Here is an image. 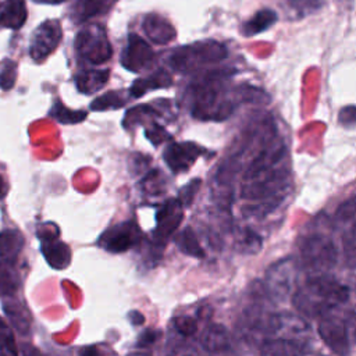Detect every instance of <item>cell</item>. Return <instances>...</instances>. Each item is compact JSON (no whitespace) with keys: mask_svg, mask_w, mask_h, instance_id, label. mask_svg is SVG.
I'll return each mask as SVG.
<instances>
[{"mask_svg":"<svg viewBox=\"0 0 356 356\" xmlns=\"http://www.w3.org/2000/svg\"><path fill=\"white\" fill-rule=\"evenodd\" d=\"M342 1H348V0H342Z\"/></svg>","mask_w":356,"mask_h":356,"instance_id":"obj_44","label":"cell"},{"mask_svg":"<svg viewBox=\"0 0 356 356\" xmlns=\"http://www.w3.org/2000/svg\"><path fill=\"white\" fill-rule=\"evenodd\" d=\"M277 19H278V15L274 10L261 8L242 25V33L245 36H253V35L261 33L270 26H273L277 22Z\"/></svg>","mask_w":356,"mask_h":356,"instance_id":"obj_24","label":"cell"},{"mask_svg":"<svg viewBox=\"0 0 356 356\" xmlns=\"http://www.w3.org/2000/svg\"><path fill=\"white\" fill-rule=\"evenodd\" d=\"M125 104V99L121 96L120 92H107L103 96L95 99L92 102L90 108L95 111H103V110H111V108H120Z\"/></svg>","mask_w":356,"mask_h":356,"instance_id":"obj_30","label":"cell"},{"mask_svg":"<svg viewBox=\"0 0 356 356\" xmlns=\"http://www.w3.org/2000/svg\"><path fill=\"white\" fill-rule=\"evenodd\" d=\"M171 83H172L171 75L165 70L159 68L154 72H152L149 76L136 79L129 88V95L132 97H140L149 90L168 88V86H171Z\"/></svg>","mask_w":356,"mask_h":356,"instance_id":"obj_19","label":"cell"},{"mask_svg":"<svg viewBox=\"0 0 356 356\" xmlns=\"http://www.w3.org/2000/svg\"><path fill=\"white\" fill-rule=\"evenodd\" d=\"M19 288L15 261L0 259V298H11Z\"/></svg>","mask_w":356,"mask_h":356,"instance_id":"obj_23","label":"cell"},{"mask_svg":"<svg viewBox=\"0 0 356 356\" xmlns=\"http://www.w3.org/2000/svg\"><path fill=\"white\" fill-rule=\"evenodd\" d=\"M0 349L4 353L17 355V346L14 335L10 330V327L0 318Z\"/></svg>","mask_w":356,"mask_h":356,"instance_id":"obj_34","label":"cell"},{"mask_svg":"<svg viewBox=\"0 0 356 356\" xmlns=\"http://www.w3.org/2000/svg\"><path fill=\"white\" fill-rule=\"evenodd\" d=\"M154 58V53L149 43L140 36L131 33L128 36V43L121 54V64L125 70L131 72H139L147 68Z\"/></svg>","mask_w":356,"mask_h":356,"instance_id":"obj_12","label":"cell"},{"mask_svg":"<svg viewBox=\"0 0 356 356\" xmlns=\"http://www.w3.org/2000/svg\"><path fill=\"white\" fill-rule=\"evenodd\" d=\"M146 136L154 146H159L160 143L171 139V135L165 131V128L159 125L157 122H152L150 128L146 129Z\"/></svg>","mask_w":356,"mask_h":356,"instance_id":"obj_37","label":"cell"},{"mask_svg":"<svg viewBox=\"0 0 356 356\" xmlns=\"http://www.w3.org/2000/svg\"><path fill=\"white\" fill-rule=\"evenodd\" d=\"M182 203L179 199H168L161 204L156 214V228L153 231V239L159 245H164L168 236L178 228L184 218Z\"/></svg>","mask_w":356,"mask_h":356,"instance_id":"obj_11","label":"cell"},{"mask_svg":"<svg viewBox=\"0 0 356 356\" xmlns=\"http://www.w3.org/2000/svg\"><path fill=\"white\" fill-rule=\"evenodd\" d=\"M58 232L56 224H44L38 228V239L40 241V252L50 267L63 270L71 263V250L67 243L58 239Z\"/></svg>","mask_w":356,"mask_h":356,"instance_id":"obj_7","label":"cell"},{"mask_svg":"<svg viewBox=\"0 0 356 356\" xmlns=\"http://www.w3.org/2000/svg\"><path fill=\"white\" fill-rule=\"evenodd\" d=\"M35 3H42V4H58L65 0H33Z\"/></svg>","mask_w":356,"mask_h":356,"instance_id":"obj_41","label":"cell"},{"mask_svg":"<svg viewBox=\"0 0 356 356\" xmlns=\"http://www.w3.org/2000/svg\"><path fill=\"white\" fill-rule=\"evenodd\" d=\"M321 0H286V6L298 15H306L318 8Z\"/></svg>","mask_w":356,"mask_h":356,"instance_id":"obj_35","label":"cell"},{"mask_svg":"<svg viewBox=\"0 0 356 356\" xmlns=\"http://www.w3.org/2000/svg\"><path fill=\"white\" fill-rule=\"evenodd\" d=\"M3 310L6 313L7 320L11 323L14 330L21 335H26L31 328L32 317L29 310L19 300H6L3 303Z\"/></svg>","mask_w":356,"mask_h":356,"instance_id":"obj_20","label":"cell"},{"mask_svg":"<svg viewBox=\"0 0 356 356\" xmlns=\"http://www.w3.org/2000/svg\"><path fill=\"white\" fill-rule=\"evenodd\" d=\"M227 53V47L222 43L217 40H202L178 47L170 56V64L178 72H192L203 65L224 60Z\"/></svg>","mask_w":356,"mask_h":356,"instance_id":"obj_3","label":"cell"},{"mask_svg":"<svg viewBox=\"0 0 356 356\" xmlns=\"http://www.w3.org/2000/svg\"><path fill=\"white\" fill-rule=\"evenodd\" d=\"M309 325L295 313L281 312L270 316V337H282L291 339L306 341Z\"/></svg>","mask_w":356,"mask_h":356,"instance_id":"obj_13","label":"cell"},{"mask_svg":"<svg viewBox=\"0 0 356 356\" xmlns=\"http://www.w3.org/2000/svg\"><path fill=\"white\" fill-rule=\"evenodd\" d=\"M63 36L61 25L57 19H47L42 22L32 35L29 56L35 61H43L58 46Z\"/></svg>","mask_w":356,"mask_h":356,"instance_id":"obj_9","label":"cell"},{"mask_svg":"<svg viewBox=\"0 0 356 356\" xmlns=\"http://www.w3.org/2000/svg\"><path fill=\"white\" fill-rule=\"evenodd\" d=\"M200 184H202V181H200L199 178H195V179H192L191 182H188L185 186L181 188L179 195H178V199H179V202L182 203V206L188 207V206L192 204V202H193V199H195V195L197 193V191H199V188H200Z\"/></svg>","mask_w":356,"mask_h":356,"instance_id":"obj_36","label":"cell"},{"mask_svg":"<svg viewBox=\"0 0 356 356\" xmlns=\"http://www.w3.org/2000/svg\"><path fill=\"white\" fill-rule=\"evenodd\" d=\"M261 245H263V242H261L260 235L257 232H254L253 229L245 227L238 231L235 246L239 253L254 254V253L260 252Z\"/></svg>","mask_w":356,"mask_h":356,"instance_id":"obj_26","label":"cell"},{"mask_svg":"<svg viewBox=\"0 0 356 356\" xmlns=\"http://www.w3.org/2000/svg\"><path fill=\"white\" fill-rule=\"evenodd\" d=\"M317 331L331 352L338 355L349 353V327L345 320L332 313L324 314L320 318Z\"/></svg>","mask_w":356,"mask_h":356,"instance_id":"obj_8","label":"cell"},{"mask_svg":"<svg viewBox=\"0 0 356 356\" xmlns=\"http://www.w3.org/2000/svg\"><path fill=\"white\" fill-rule=\"evenodd\" d=\"M335 220L345 225H356V196L341 203L335 211Z\"/></svg>","mask_w":356,"mask_h":356,"instance_id":"obj_31","label":"cell"},{"mask_svg":"<svg viewBox=\"0 0 356 356\" xmlns=\"http://www.w3.org/2000/svg\"><path fill=\"white\" fill-rule=\"evenodd\" d=\"M4 195H6V185H4V181L1 179V177H0V199H1Z\"/></svg>","mask_w":356,"mask_h":356,"instance_id":"obj_42","label":"cell"},{"mask_svg":"<svg viewBox=\"0 0 356 356\" xmlns=\"http://www.w3.org/2000/svg\"><path fill=\"white\" fill-rule=\"evenodd\" d=\"M160 335H161V332L159 330H152V328L145 330L142 332L140 338L138 339V346H142V348L150 346V345H153L160 338Z\"/></svg>","mask_w":356,"mask_h":356,"instance_id":"obj_39","label":"cell"},{"mask_svg":"<svg viewBox=\"0 0 356 356\" xmlns=\"http://www.w3.org/2000/svg\"><path fill=\"white\" fill-rule=\"evenodd\" d=\"M76 53L92 64H102L111 57V44L102 25L95 24L81 29L75 38Z\"/></svg>","mask_w":356,"mask_h":356,"instance_id":"obj_6","label":"cell"},{"mask_svg":"<svg viewBox=\"0 0 356 356\" xmlns=\"http://www.w3.org/2000/svg\"><path fill=\"white\" fill-rule=\"evenodd\" d=\"M128 318L131 320V323H132L134 325H140V324L145 321V317H143V314H142L140 312H136V310H132V312H129V314H128Z\"/></svg>","mask_w":356,"mask_h":356,"instance_id":"obj_40","label":"cell"},{"mask_svg":"<svg viewBox=\"0 0 356 356\" xmlns=\"http://www.w3.org/2000/svg\"><path fill=\"white\" fill-rule=\"evenodd\" d=\"M204 150L192 142H171L164 149L163 157L172 172L188 171Z\"/></svg>","mask_w":356,"mask_h":356,"instance_id":"obj_14","label":"cell"},{"mask_svg":"<svg viewBox=\"0 0 356 356\" xmlns=\"http://www.w3.org/2000/svg\"><path fill=\"white\" fill-rule=\"evenodd\" d=\"M139 239V227L134 221H125L104 231L99 243L110 253H122L136 245Z\"/></svg>","mask_w":356,"mask_h":356,"instance_id":"obj_10","label":"cell"},{"mask_svg":"<svg viewBox=\"0 0 356 356\" xmlns=\"http://www.w3.org/2000/svg\"><path fill=\"white\" fill-rule=\"evenodd\" d=\"M338 121L345 128H349V129L356 128V106L349 104L342 107L338 113Z\"/></svg>","mask_w":356,"mask_h":356,"instance_id":"obj_38","label":"cell"},{"mask_svg":"<svg viewBox=\"0 0 356 356\" xmlns=\"http://www.w3.org/2000/svg\"><path fill=\"white\" fill-rule=\"evenodd\" d=\"M17 78V64L13 60H4L3 67L0 70V88L3 90H8L14 86Z\"/></svg>","mask_w":356,"mask_h":356,"instance_id":"obj_32","label":"cell"},{"mask_svg":"<svg viewBox=\"0 0 356 356\" xmlns=\"http://www.w3.org/2000/svg\"><path fill=\"white\" fill-rule=\"evenodd\" d=\"M146 36L157 44H165L175 38L174 26L163 17L157 14H150L143 19L142 24Z\"/></svg>","mask_w":356,"mask_h":356,"instance_id":"obj_16","label":"cell"},{"mask_svg":"<svg viewBox=\"0 0 356 356\" xmlns=\"http://www.w3.org/2000/svg\"><path fill=\"white\" fill-rule=\"evenodd\" d=\"M202 348L209 353L227 352L231 346V339L227 328L221 324H210L202 334Z\"/></svg>","mask_w":356,"mask_h":356,"instance_id":"obj_17","label":"cell"},{"mask_svg":"<svg viewBox=\"0 0 356 356\" xmlns=\"http://www.w3.org/2000/svg\"><path fill=\"white\" fill-rule=\"evenodd\" d=\"M108 75V70H83L75 75L74 81L81 93L92 95L107 83Z\"/></svg>","mask_w":356,"mask_h":356,"instance_id":"obj_21","label":"cell"},{"mask_svg":"<svg viewBox=\"0 0 356 356\" xmlns=\"http://www.w3.org/2000/svg\"><path fill=\"white\" fill-rule=\"evenodd\" d=\"M110 0H76L72 8V19L76 24H81L100 13H103L108 7Z\"/></svg>","mask_w":356,"mask_h":356,"instance_id":"obj_25","label":"cell"},{"mask_svg":"<svg viewBox=\"0 0 356 356\" xmlns=\"http://www.w3.org/2000/svg\"><path fill=\"white\" fill-rule=\"evenodd\" d=\"M175 243L178 246V249L189 256L193 257H204V250L202 249L196 234L193 232V229L191 227H185L177 236H175Z\"/></svg>","mask_w":356,"mask_h":356,"instance_id":"obj_27","label":"cell"},{"mask_svg":"<svg viewBox=\"0 0 356 356\" xmlns=\"http://www.w3.org/2000/svg\"><path fill=\"white\" fill-rule=\"evenodd\" d=\"M24 236L18 229H4L0 232V259L17 261L24 248Z\"/></svg>","mask_w":356,"mask_h":356,"instance_id":"obj_22","label":"cell"},{"mask_svg":"<svg viewBox=\"0 0 356 356\" xmlns=\"http://www.w3.org/2000/svg\"><path fill=\"white\" fill-rule=\"evenodd\" d=\"M338 260V250L332 239L323 234L307 236L300 245L299 261L312 273H328Z\"/></svg>","mask_w":356,"mask_h":356,"instance_id":"obj_5","label":"cell"},{"mask_svg":"<svg viewBox=\"0 0 356 356\" xmlns=\"http://www.w3.org/2000/svg\"><path fill=\"white\" fill-rule=\"evenodd\" d=\"M260 353L270 356H292L307 353V342L282 337H268L260 343Z\"/></svg>","mask_w":356,"mask_h":356,"instance_id":"obj_15","label":"cell"},{"mask_svg":"<svg viewBox=\"0 0 356 356\" xmlns=\"http://www.w3.org/2000/svg\"><path fill=\"white\" fill-rule=\"evenodd\" d=\"M302 264L298 259L286 256L271 264L264 275L263 289L273 300H284L296 289Z\"/></svg>","mask_w":356,"mask_h":356,"instance_id":"obj_4","label":"cell"},{"mask_svg":"<svg viewBox=\"0 0 356 356\" xmlns=\"http://www.w3.org/2000/svg\"><path fill=\"white\" fill-rule=\"evenodd\" d=\"M225 71H211L193 85V117L199 120H225L234 111V103L224 97Z\"/></svg>","mask_w":356,"mask_h":356,"instance_id":"obj_2","label":"cell"},{"mask_svg":"<svg viewBox=\"0 0 356 356\" xmlns=\"http://www.w3.org/2000/svg\"><path fill=\"white\" fill-rule=\"evenodd\" d=\"M50 115L61 124H78L88 117V113L83 110H71L61 102H56L50 108Z\"/></svg>","mask_w":356,"mask_h":356,"instance_id":"obj_28","label":"cell"},{"mask_svg":"<svg viewBox=\"0 0 356 356\" xmlns=\"http://www.w3.org/2000/svg\"><path fill=\"white\" fill-rule=\"evenodd\" d=\"M26 19L25 0H1L0 1V26L18 29Z\"/></svg>","mask_w":356,"mask_h":356,"instance_id":"obj_18","label":"cell"},{"mask_svg":"<svg viewBox=\"0 0 356 356\" xmlns=\"http://www.w3.org/2000/svg\"><path fill=\"white\" fill-rule=\"evenodd\" d=\"M342 252L346 266L356 270V225L349 227L342 235Z\"/></svg>","mask_w":356,"mask_h":356,"instance_id":"obj_29","label":"cell"},{"mask_svg":"<svg viewBox=\"0 0 356 356\" xmlns=\"http://www.w3.org/2000/svg\"><path fill=\"white\" fill-rule=\"evenodd\" d=\"M350 325H352V328H353V330H355V332H356V314H355V316H352Z\"/></svg>","mask_w":356,"mask_h":356,"instance_id":"obj_43","label":"cell"},{"mask_svg":"<svg viewBox=\"0 0 356 356\" xmlns=\"http://www.w3.org/2000/svg\"><path fill=\"white\" fill-rule=\"evenodd\" d=\"M349 289L328 273H313L292 293L293 307L307 317H323L349 299Z\"/></svg>","mask_w":356,"mask_h":356,"instance_id":"obj_1","label":"cell"},{"mask_svg":"<svg viewBox=\"0 0 356 356\" xmlns=\"http://www.w3.org/2000/svg\"><path fill=\"white\" fill-rule=\"evenodd\" d=\"M172 325L175 331L184 337H191L197 330V321L196 318L191 316H178L172 320Z\"/></svg>","mask_w":356,"mask_h":356,"instance_id":"obj_33","label":"cell"}]
</instances>
